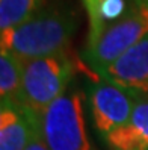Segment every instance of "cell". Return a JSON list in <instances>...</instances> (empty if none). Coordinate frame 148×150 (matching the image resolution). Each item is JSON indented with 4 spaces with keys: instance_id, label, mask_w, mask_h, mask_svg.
<instances>
[{
    "instance_id": "6da1fadb",
    "label": "cell",
    "mask_w": 148,
    "mask_h": 150,
    "mask_svg": "<svg viewBox=\"0 0 148 150\" xmlns=\"http://www.w3.org/2000/svg\"><path fill=\"white\" fill-rule=\"evenodd\" d=\"M77 29V15L67 5L44 6L29 20L0 33V46L23 61L67 52Z\"/></svg>"
},
{
    "instance_id": "7a4b0ae2",
    "label": "cell",
    "mask_w": 148,
    "mask_h": 150,
    "mask_svg": "<svg viewBox=\"0 0 148 150\" xmlns=\"http://www.w3.org/2000/svg\"><path fill=\"white\" fill-rule=\"evenodd\" d=\"M73 76L74 65L67 52L24 61L21 108L39 121L50 105L71 86Z\"/></svg>"
},
{
    "instance_id": "3957f363",
    "label": "cell",
    "mask_w": 148,
    "mask_h": 150,
    "mask_svg": "<svg viewBox=\"0 0 148 150\" xmlns=\"http://www.w3.org/2000/svg\"><path fill=\"white\" fill-rule=\"evenodd\" d=\"M39 135L50 150H97L86 127L85 94L71 86L39 118Z\"/></svg>"
},
{
    "instance_id": "277c9868",
    "label": "cell",
    "mask_w": 148,
    "mask_h": 150,
    "mask_svg": "<svg viewBox=\"0 0 148 150\" xmlns=\"http://www.w3.org/2000/svg\"><path fill=\"white\" fill-rule=\"evenodd\" d=\"M148 35V6L133 2L118 20L104 26L92 42L86 44L85 59L98 74Z\"/></svg>"
},
{
    "instance_id": "5b68a950",
    "label": "cell",
    "mask_w": 148,
    "mask_h": 150,
    "mask_svg": "<svg viewBox=\"0 0 148 150\" xmlns=\"http://www.w3.org/2000/svg\"><path fill=\"white\" fill-rule=\"evenodd\" d=\"M92 125L97 134L106 139L110 134L123 127L132 117L136 100L118 86L100 82L94 83L88 94Z\"/></svg>"
},
{
    "instance_id": "8992f818",
    "label": "cell",
    "mask_w": 148,
    "mask_h": 150,
    "mask_svg": "<svg viewBox=\"0 0 148 150\" xmlns=\"http://www.w3.org/2000/svg\"><path fill=\"white\" fill-rule=\"evenodd\" d=\"M100 76L135 99H148V35L104 68Z\"/></svg>"
},
{
    "instance_id": "52a82bcc",
    "label": "cell",
    "mask_w": 148,
    "mask_h": 150,
    "mask_svg": "<svg viewBox=\"0 0 148 150\" xmlns=\"http://www.w3.org/2000/svg\"><path fill=\"white\" fill-rule=\"evenodd\" d=\"M38 130L39 121L21 106L0 102V150H26Z\"/></svg>"
},
{
    "instance_id": "ba28073f",
    "label": "cell",
    "mask_w": 148,
    "mask_h": 150,
    "mask_svg": "<svg viewBox=\"0 0 148 150\" xmlns=\"http://www.w3.org/2000/svg\"><path fill=\"white\" fill-rule=\"evenodd\" d=\"M104 143L109 150H148V99H137L128 121Z\"/></svg>"
},
{
    "instance_id": "9c48e42d",
    "label": "cell",
    "mask_w": 148,
    "mask_h": 150,
    "mask_svg": "<svg viewBox=\"0 0 148 150\" xmlns=\"http://www.w3.org/2000/svg\"><path fill=\"white\" fill-rule=\"evenodd\" d=\"M24 61L12 52H0V102H11L21 106Z\"/></svg>"
},
{
    "instance_id": "30bf717a",
    "label": "cell",
    "mask_w": 148,
    "mask_h": 150,
    "mask_svg": "<svg viewBox=\"0 0 148 150\" xmlns=\"http://www.w3.org/2000/svg\"><path fill=\"white\" fill-rule=\"evenodd\" d=\"M44 0H0V32L29 20L41 9Z\"/></svg>"
},
{
    "instance_id": "8fae6325",
    "label": "cell",
    "mask_w": 148,
    "mask_h": 150,
    "mask_svg": "<svg viewBox=\"0 0 148 150\" xmlns=\"http://www.w3.org/2000/svg\"><path fill=\"white\" fill-rule=\"evenodd\" d=\"M103 3H104V0H83V5L86 8L88 17H89V37H88V42H92L100 35V32L104 28L103 18H101ZM88 42H86V44H88Z\"/></svg>"
},
{
    "instance_id": "7c38bea8",
    "label": "cell",
    "mask_w": 148,
    "mask_h": 150,
    "mask_svg": "<svg viewBox=\"0 0 148 150\" xmlns=\"http://www.w3.org/2000/svg\"><path fill=\"white\" fill-rule=\"evenodd\" d=\"M26 150H50V149L44 143V139L41 138L39 130H38L36 134H35V137L32 138V141L29 143V146H27V149H26Z\"/></svg>"
},
{
    "instance_id": "4fadbf2b",
    "label": "cell",
    "mask_w": 148,
    "mask_h": 150,
    "mask_svg": "<svg viewBox=\"0 0 148 150\" xmlns=\"http://www.w3.org/2000/svg\"><path fill=\"white\" fill-rule=\"evenodd\" d=\"M133 2H136V3H141V5H145V6H148V0H133Z\"/></svg>"
}]
</instances>
